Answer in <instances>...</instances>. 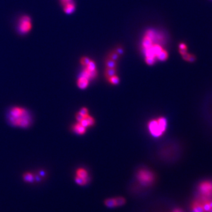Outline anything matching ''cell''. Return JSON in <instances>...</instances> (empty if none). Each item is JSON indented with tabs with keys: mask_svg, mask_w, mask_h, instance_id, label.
I'll return each instance as SVG.
<instances>
[{
	"mask_svg": "<svg viewBox=\"0 0 212 212\" xmlns=\"http://www.w3.org/2000/svg\"><path fill=\"white\" fill-rule=\"evenodd\" d=\"M167 120L165 117H159L157 119L152 120L148 124V130L154 137H160L166 130Z\"/></svg>",
	"mask_w": 212,
	"mask_h": 212,
	"instance_id": "6da1fadb",
	"label": "cell"
},
{
	"mask_svg": "<svg viewBox=\"0 0 212 212\" xmlns=\"http://www.w3.org/2000/svg\"><path fill=\"white\" fill-rule=\"evenodd\" d=\"M137 179L142 184L148 185L154 180V176L152 171L146 169H142L137 173Z\"/></svg>",
	"mask_w": 212,
	"mask_h": 212,
	"instance_id": "7a4b0ae2",
	"label": "cell"
},
{
	"mask_svg": "<svg viewBox=\"0 0 212 212\" xmlns=\"http://www.w3.org/2000/svg\"><path fill=\"white\" fill-rule=\"evenodd\" d=\"M9 120L11 123H12L15 126H20L22 127H27L29 126L30 123V118L28 117L27 112L24 114L22 116L19 117H9Z\"/></svg>",
	"mask_w": 212,
	"mask_h": 212,
	"instance_id": "3957f363",
	"label": "cell"
},
{
	"mask_svg": "<svg viewBox=\"0 0 212 212\" xmlns=\"http://www.w3.org/2000/svg\"><path fill=\"white\" fill-rule=\"evenodd\" d=\"M33 26L31 18L28 16H24L20 20L19 30L22 34L29 33L32 29Z\"/></svg>",
	"mask_w": 212,
	"mask_h": 212,
	"instance_id": "277c9868",
	"label": "cell"
},
{
	"mask_svg": "<svg viewBox=\"0 0 212 212\" xmlns=\"http://www.w3.org/2000/svg\"><path fill=\"white\" fill-rule=\"evenodd\" d=\"M199 190L206 197L212 196V183L209 182L202 183L199 186Z\"/></svg>",
	"mask_w": 212,
	"mask_h": 212,
	"instance_id": "5b68a950",
	"label": "cell"
},
{
	"mask_svg": "<svg viewBox=\"0 0 212 212\" xmlns=\"http://www.w3.org/2000/svg\"><path fill=\"white\" fill-rule=\"evenodd\" d=\"M79 123L84 127H85V128H87L89 127H93L94 125L95 120L93 117L88 114V115L84 116L83 120Z\"/></svg>",
	"mask_w": 212,
	"mask_h": 212,
	"instance_id": "8992f818",
	"label": "cell"
},
{
	"mask_svg": "<svg viewBox=\"0 0 212 212\" xmlns=\"http://www.w3.org/2000/svg\"><path fill=\"white\" fill-rule=\"evenodd\" d=\"M98 76V72L97 70H94L93 71H89L85 68L82 72L81 76L84 77L87 79H88L89 80L95 79Z\"/></svg>",
	"mask_w": 212,
	"mask_h": 212,
	"instance_id": "52a82bcc",
	"label": "cell"
},
{
	"mask_svg": "<svg viewBox=\"0 0 212 212\" xmlns=\"http://www.w3.org/2000/svg\"><path fill=\"white\" fill-rule=\"evenodd\" d=\"M26 110L20 107H14L10 111L11 117H19L26 113Z\"/></svg>",
	"mask_w": 212,
	"mask_h": 212,
	"instance_id": "ba28073f",
	"label": "cell"
},
{
	"mask_svg": "<svg viewBox=\"0 0 212 212\" xmlns=\"http://www.w3.org/2000/svg\"><path fill=\"white\" fill-rule=\"evenodd\" d=\"M77 86L81 90L85 89L89 84V80L84 77L80 76L77 80Z\"/></svg>",
	"mask_w": 212,
	"mask_h": 212,
	"instance_id": "9c48e42d",
	"label": "cell"
},
{
	"mask_svg": "<svg viewBox=\"0 0 212 212\" xmlns=\"http://www.w3.org/2000/svg\"><path fill=\"white\" fill-rule=\"evenodd\" d=\"M76 176L83 179L84 180H86L89 182V173L86 170L80 168L79 169L76 171Z\"/></svg>",
	"mask_w": 212,
	"mask_h": 212,
	"instance_id": "30bf717a",
	"label": "cell"
},
{
	"mask_svg": "<svg viewBox=\"0 0 212 212\" xmlns=\"http://www.w3.org/2000/svg\"><path fill=\"white\" fill-rule=\"evenodd\" d=\"M72 130L79 134H84L86 131V128L78 122L72 126Z\"/></svg>",
	"mask_w": 212,
	"mask_h": 212,
	"instance_id": "8fae6325",
	"label": "cell"
},
{
	"mask_svg": "<svg viewBox=\"0 0 212 212\" xmlns=\"http://www.w3.org/2000/svg\"><path fill=\"white\" fill-rule=\"evenodd\" d=\"M106 203L108 204V206H119V203H124V199L123 198H118L117 199L116 198H109L108 200H107V201L106 202Z\"/></svg>",
	"mask_w": 212,
	"mask_h": 212,
	"instance_id": "7c38bea8",
	"label": "cell"
},
{
	"mask_svg": "<svg viewBox=\"0 0 212 212\" xmlns=\"http://www.w3.org/2000/svg\"><path fill=\"white\" fill-rule=\"evenodd\" d=\"M75 10V4L72 1L64 5V11L67 14H70Z\"/></svg>",
	"mask_w": 212,
	"mask_h": 212,
	"instance_id": "4fadbf2b",
	"label": "cell"
},
{
	"mask_svg": "<svg viewBox=\"0 0 212 212\" xmlns=\"http://www.w3.org/2000/svg\"><path fill=\"white\" fill-rule=\"evenodd\" d=\"M117 74V68H106L104 71V76L107 80H108L111 77L116 75Z\"/></svg>",
	"mask_w": 212,
	"mask_h": 212,
	"instance_id": "5bb4252c",
	"label": "cell"
},
{
	"mask_svg": "<svg viewBox=\"0 0 212 212\" xmlns=\"http://www.w3.org/2000/svg\"><path fill=\"white\" fill-rule=\"evenodd\" d=\"M153 45V40L148 38V37L145 36L143 40V46L146 49L152 47Z\"/></svg>",
	"mask_w": 212,
	"mask_h": 212,
	"instance_id": "9a60e30c",
	"label": "cell"
},
{
	"mask_svg": "<svg viewBox=\"0 0 212 212\" xmlns=\"http://www.w3.org/2000/svg\"><path fill=\"white\" fill-rule=\"evenodd\" d=\"M192 208H193V212H205L202 204L198 202H194L193 203Z\"/></svg>",
	"mask_w": 212,
	"mask_h": 212,
	"instance_id": "2e32d148",
	"label": "cell"
},
{
	"mask_svg": "<svg viewBox=\"0 0 212 212\" xmlns=\"http://www.w3.org/2000/svg\"><path fill=\"white\" fill-rule=\"evenodd\" d=\"M105 66L106 68H117V63L116 61L107 58L105 60Z\"/></svg>",
	"mask_w": 212,
	"mask_h": 212,
	"instance_id": "e0dca14e",
	"label": "cell"
},
{
	"mask_svg": "<svg viewBox=\"0 0 212 212\" xmlns=\"http://www.w3.org/2000/svg\"><path fill=\"white\" fill-rule=\"evenodd\" d=\"M169 55L167 52L165 50V49H163L157 56L156 58L161 61H165L168 58Z\"/></svg>",
	"mask_w": 212,
	"mask_h": 212,
	"instance_id": "ac0fdd59",
	"label": "cell"
},
{
	"mask_svg": "<svg viewBox=\"0 0 212 212\" xmlns=\"http://www.w3.org/2000/svg\"><path fill=\"white\" fill-rule=\"evenodd\" d=\"M151 49H152L153 54L156 56V57L163 49V48H162V47L158 44H153L152 47H151Z\"/></svg>",
	"mask_w": 212,
	"mask_h": 212,
	"instance_id": "d6986e66",
	"label": "cell"
},
{
	"mask_svg": "<svg viewBox=\"0 0 212 212\" xmlns=\"http://www.w3.org/2000/svg\"><path fill=\"white\" fill-rule=\"evenodd\" d=\"M23 179L25 181L29 183H32L34 180V176L33 175V174L30 173H25L23 175Z\"/></svg>",
	"mask_w": 212,
	"mask_h": 212,
	"instance_id": "ffe728a7",
	"label": "cell"
},
{
	"mask_svg": "<svg viewBox=\"0 0 212 212\" xmlns=\"http://www.w3.org/2000/svg\"><path fill=\"white\" fill-rule=\"evenodd\" d=\"M107 80L109 83L112 85H117L120 82V79L117 75H114V76L111 77Z\"/></svg>",
	"mask_w": 212,
	"mask_h": 212,
	"instance_id": "44dd1931",
	"label": "cell"
},
{
	"mask_svg": "<svg viewBox=\"0 0 212 212\" xmlns=\"http://www.w3.org/2000/svg\"><path fill=\"white\" fill-rule=\"evenodd\" d=\"M120 57V56L119 54H118L115 51H112V52H111L108 54V56L107 58L113 60L114 61H117L119 60Z\"/></svg>",
	"mask_w": 212,
	"mask_h": 212,
	"instance_id": "7402d4cb",
	"label": "cell"
},
{
	"mask_svg": "<svg viewBox=\"0 0 212 212\" xmlns=\"http://www.w3.org/2000/svg\"><path fill=\"white\" fill-rule=\"evenodd\" d=\"M85 68L89 71H93L94 70H96V65L95 62L93 60H90L89 63L87 64Z\"/></svg>",
	"mask_w": 212,
	"mask_h": 212,
	"instance_id": "603a6c76",
	"label": "cell"
},
{
	"mask_svg": "<svg viewBox=\"0 0 212 212\" xmlns=\"http://www.w3.org/2000/svg\"><path fill=\"white\" fill-rule=\"evenodd\" d=\"M155 58H156L155 57L146 56V58H145L146 63L149 66H152L155 63V61H156Z\"/></svg>",
	"mask_w": 212,
	"mask_h": 212,
	"instance_id": "cb8c5ba5",
	"label": "cell"
},
{
	"mask_svg": "<svg viewBox=\"0 0 212 212\" xmlns=\"http://www.w3.org/2000/svg\"><path fill=\"white\" fill-rule=\"evenodd\" d=\"M90 59L89 58V57H82L80 60V63L82 66H84V67H86L87 66V64H88L89 63V62L90 61Z\"/></svg>",
	"mask_w": 212,
	"mask_h": 212,
	"instance_id": "d4e9b609",
	"label": "cell"
},
{
	"mask_svg": "<svg viewBox=\"0 0 212 212\" xmlns=\"http://www.w3.org/2000/svg\"><path fill=\"white\" fill-rule=\"evenodd\" d=\"M79 113L81 114L84 117L89 114V110L86 107H83L80 109Z\"/></svg>",
	"mask_w": 212,
	"mask_h": 212,
	"instance_id": "484cf974",
	"label": "cell"
},
{
	"mask_svg": "<svg viewBox=\"0 0 212 212\" xmlns=\"http://www.w3.org/2000/svg\"><path fill=\"white\" fill-rule=\"evenodd\" d=\"M118 54H119L120 56L122 55L124 53V49L121 47H118L115 50H114Z\"/></svg>",
	"mask_w": 212,
	"mask_h": 212,
	"instance_id": "4316f807",
	"label": "cell"
},
{
	"mask_svg": "<svg viewBox=\"0 0 212 212\" xmlns=\"http://www.w3.org/2000/svg\"><path fill=\"white\" fill-rule=\"evenodd\" d=\"M76 119H77V121H78V122H80V121H81L83 120V119L84 118V116H83L81 114H80V113H79H79H77L76 114Z\"/></svg>",
	"mask_w": 212,
	"mask_h": 212,
	"instance_id": "83f0119b",
	"label": "cell"
},
{
	"mask_svg": "<svg viewBox=\"0 0 212 212\" xmlns=\"http://www.w3.org/2000/svg\"><path fill=\"white\" fill-rule=\"evenodd\" d=\"M196 60V58L193 55H190L189 57V58H188V60L189 62H194Z\"/></svg>",
	"mask_w": 212,
	"mask_h": 212,
	"instance_id": "f1b7e54d",
	"label": "cell"
},
{
	"mask_svg": "<svg viewBox=\"0 0 212 212\" xmlns=\"http://www.w3.org/2000/svg\"><path fill=\"white\" fill-rule=\"evenodd\" d=\"M189 56H190V54H189L188 53H185V54H183L182 55V57H183V58L184 59V60H186V61H188V58H189Z\"/></svg>",
	"mask_w": 212,
	"mask_h": 212,
	"instance_id": "f546056e",
	"label": "cell"
},
{
	"mask_svg": "<svg viewBox=\"0 0 212 212\" xmlns=\"http://www.w3.org/2000/svg\"><path fill=\"white\" fill-rule=\"evenodd\" d=\"M179 52H180V53L182 55H183V54H185V53H187V48H184V49H181V48H180V49H179Z\"/></svg>",
	"mask_w": 212,
	"mask_h": 212,
	"instance_id": "4dcf8cb0",
	"label": "cell"
},
{
	"mask_svg": "<svg viewBox=\"0 0 212 212\" xmlns=\"http://www.w3.org/2000/svg\"><path fill=\"white\" fill-rule=\"evenodd\" d=\"M71 1H72V0H61V3L62 5H64L66 4L69 3V2Z\"/></svg>",
	"mask_w": 212,
	"mask_h": 212,
	"instance_id": "1f68e13d",
	"label": "cell"
},
{
	"mask_svg": "<svg viewBox=\"0 0 212 212\" xmlns=\"http://www.w3.org/2000/svg\"><path fill=\"white\" fill-rule=\"evenodd\" d=\"M179 47H180V48H181V49L187 48L186 45L185 44H180V45H179Z\"/></svg>",
	"mask_w": 212,
	"mask_h": 212,
	"instance_id": "d6a6232c",
	"label": "cell"
},
{
	"mask_svg": "<svg viewBox=\"0 0 212 212\" xmlns=\"http://www.w3.org/2000/svg\"><path fill=\"white\" fill-rule=\"evenodd\" d=\"M209 204H210V206L211 208L212 209V201H210L209 202Z\"/></svg>",
	"mask_w": 212,
	"mask_h": 212,
	"instance_id": "836d02e7",
	"label": "cell"
},
{
	"mask_svg": "<svg viewBox=\"0 0 212 212\" xmlns=\"http://www.w3.org/2000/svg\"><path fill=\"white\" fill-rule=\"evenodd\" d=\"M209 212H212V209H211Z\"/></svg>",
	"mask_w": 212,
	"mask_h": 212,
	"instance_id": "e575fe53",
	"label": "cell"
}]
</instances>
